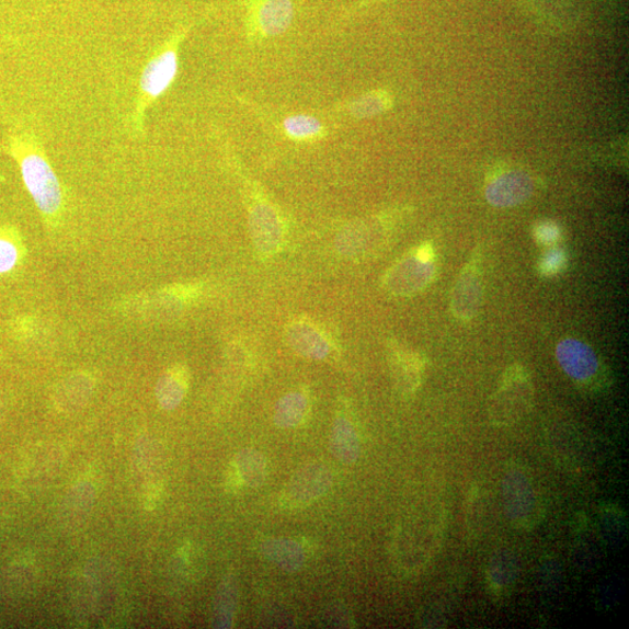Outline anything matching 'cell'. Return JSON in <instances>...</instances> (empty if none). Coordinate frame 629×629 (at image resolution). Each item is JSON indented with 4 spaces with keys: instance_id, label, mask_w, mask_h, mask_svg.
<instances>
[{
    "instance_id": "obj_15",
    "label": "cell",
    "mask_w": 629,
    "mask_h": 629,
    "mask_svg": "<svg viewBox=\"0 0 629 629\" xmlns=\"http://www.w3.org/2000/svg\"><path fill=\"white\" fill-rule=\"evenodd\" d=\"M244 487H261L267 474L266 460L262 454L254 450L240 453L232 461Z\"/></svg>"
},
{
    "instance_id": "obj_23",
    "label": "cell",
    "mask_w": 629,
    "mask_h": 629,
    "mask_svg": "<svg viewBox=\"0 0 629 629\" xmlns=\"http://www.w3.org/2000/svg\"><path fill=\"white\" fill-rule=\"evenodd\" d=\"M535 239L542 245H552L558 242L561 237L560 229L551 221H544L534 231Z\"/></svg>"
},
{
    "instance_id": "obj_21",
    "label": "cell",
    "mask_w": 629,
    "mask_h": 629,
    "mask_svg": "<svg viewBox=\"0 0 629 629\" xmlns=\"http://www.w3.org/2000/svg\"><path fill=\"white\" fill-rule=\"evenodd\" d=\"M58 454L60 453L57 449L45 447L43 458H38V451L34 449V453L27 456L23 462V478L34 477L35 480H39L42 474L52 473L54 466L59 465L60 455Z\"/></svg>"
},
{
    "instance_id": "obj_26",
    "label": "cell",
    "mask_w": 629,
    "mask_h": 629,
    "mask_svg": "<svg viewBox=\"0 0 629 629\" xmlns=\"http://www.w3.org/2000/svg\"><path fill=\"white\" fill-rule=\"evenodd\" d=\"M414 254L424 263H433L434 261V250L430 244L420 247Z\"/></svg>"
},
{
    "instance_id": "obj_17",
    "label": "cell",
    "mask_w": 629,
    "mask_h": 629,
    "mask_svg": "<svg viewBox=\"0 0 629 629\" xmlns=\"http://www.w3.org/2000/svg\"><path fill=\"white\" fill-rule=\"evenodd\" d=\"M187 385V374L183 369H174L160 380L157 397L164 410L175 409L186 394Z\"/></svg>"
},
{
    "instance_id": "obj_16",
    "label": "cell",
    "mask_w": 629,
    "mask_h": 629,
    "mask_svg": "<svg viewBox=\"0 0 629 629\" xmlns=\"http://www.w3.org/2000/svg\"><path fill=\"white\" fill-rule=\"evenodd\" d=\"M283 128L288 138L298 142L318 141L325 135L323 124L310 115L289 116L284 121Z\"/></svg>"
},
{
    "instance_id": "obj_19",
    "label": "cell",
    "mask_w": 629,
    "mask_h": 629,
    "mask_svg": "<svg viewBox=\"0 0 629 629\" xmlns=\"http://www.w3.org/2000/svg\"><path fill=\"white\" fill-rule=\"evenodd\" d=\"M397 378L407 394L414 393L421 384L423 363L419 356L407 354L399 355L396 362Z\"/></svg>"
},
{
    "instance_id": "obj_18",
    "label": "cell",
    "mask_w": 629,
    "mask_h": 629,
    "mask_svg": "<svg viewBox=\"0 0 629 629\" xmlns=\"http://www.w3.org/2000/svg\"><path fill=\"white\" fill-rule=\"evenodd\" d=\"M308 411V399L304 393L295 392L286 396L275 411V423L281 428H290L305 419Z\"/></svg>"
},
{
    "instance_id": "obj_10",
    "label": "cell",
    "mask_w": 629,
    "mask_h": 629,
    "mask_svg": "<svg viewBox=\"0 0 629 629\" xmlns=\"http://www.w3.org/2000/svg\"><path fill=\"white\" fill-rule=\"evenodd\" d=\"M435 273L433 263H424L412 254L403 258L386 276L388 289L396 294H414L428 286Z\"/></svg>"
},
{
    "instance_id": "obj_27",
    "label": "cell",
    "mask_w": 629,
    "mask_h": 629,
    "mask_svg": "<svg viewBox=\"0 0 629 629\" xmlns=\"http://www.w3.org/2000/svg\"><path fill=\"white\" fill-rule=\"evenodd\" d=\"M371 2V0H362L361 4L358 8H363L364 5H366L367 3Z\"/></svg>"
},
{
    "instance_id": "obj_7",
    "label": "cell",
    "mask_w": 629,
    "mask_h": 629,
    "mask_svg": "<svg viewBox=\"0 0 629 629\" xmlns=\"http://www.w3.org/2000/svg\"><path fill=\"white\" fill-rule=\"evenodd\" d=\"M250 226L255 245L264 254H272L283 242L284 226L276 208L262 194L251 201Z\"/></svg>"
},
{
    "instance_id": "obj_2",
    "label": "cell",
    "mask_w": 629,
    "mask_h": 629,
    "mask_svg": "<svg viewBox=\"0 0 629 629\" xmlns=\"http://www.w3.org/2000/svg\"><path fill=\"white\" fill-rule=\"evenodd\" d=\"M191 31L178 28L152 55L142 69L135 114L131 117L134 131L142 136L147 110L150 108L174 83L179 71V50Z\"/></svg>"
},
{
    "instance_id": "obj_22",
    "label": "cell",
    "mask_w": 629,
    "mask_h": 629,
    "mask_svg": "<svg viewBox=\"0 0 629 629\" xmlns=\"http://www.w3.org/2000/svg\"><path fill=\"white\" fill-rule=\"evenodd\" d=\"M567 265V255L562 250L548 251L541 259L539 271L544 276L559 274Z\"/></svg>"
},
{
    "instance_id": "obj_14",
    "label": "cell",
    "mask_w": 629,
    "mask_h": 629,
    "mask_svg": "<svg viewBox=\"0 0 629 629\" xmlns=\"http://www.w3.org/2000/svg\"><path fill=\"white\" fill-rule=\"evenodd\" d=\"M332 451L341 460L351 465L361 455V441L354 424L346 419H339L332 431Z\"/></svg>"
},
{
    "instance_id": "obj_25",
    "label": "cell",
    "mask_w": 629,
    "mask_h": 629,
    "mask_svg": "<svg viewBox=\"0 0 629 629\" xmlns=\"http://www.w3.org/2000/svg\"><path fill=\"white\" fill-rule=\"evenodd\" d=\"M163 490L159 485H155L150 491H148L146 496V507L148 510H153L160 502Z\"/></svg>"
},
{
    "instance_id": "obj_1",
    "label": "cell",
    "mask_w": 629,
    "mask_h": 629,
    "mask_svg": "<svg viewBox=\"0 0 629 629\" xmlns=\"http://www.w3.org/2000/svg\"><path fill=\"white\" fill-rule=\"evenodd\" d=\"M5 150L20 164L36 207L47 217L57 216L64 207V193L41 138L31 128L15 127L8 137Z\"/></svg>"
},
{
    "instance_id": "obj_12",
    "label": "cell",
    "mask_w": 629,
    "mask_h": 629,
    "mask_svg": "<svg viewBox=\"0 0 629 629\" xmlns=\"http://www.w3.org/2000/svg\"><path fill=\"white\" fill-rule=\"evenodd\" d=\"M533 191L534 183L527 174L513 172L493 181L487 198L495 207H513L528 199Z\"/></svg>"
},
{
    "instance_id": "obj_20",
    "label": "cell",
    "mask_w": 629,
    "mask_h": 629,
    "mask_svg": "<svg viewBox=\"0 0 629 629\" xmlns=\"http://www.w3.org/2000/svg\"><path fill=\"white\" fill-rule=\"evenodd\" d=\"M392 105L390 95L385 91H373L363 95L350 105L351 115L357 118L377 116Z\"/></svg>"
},
{
    "instance_id": "obj_3",
    "label": "cell",
    "mask_w": 629,
    "mask_h": 629,
    "mask_svg": "<svg viewBox=\"0 0 629 629\" xmlns=\"http://www.w3.org/2000/svg\"><path fill=\"white\" fill-rule=\"evenodd\" d=\"M446 515L439 510L411 517L398 533L397 558L405 570L419 571L437 552L446 529Z\"/></svg>"
},
{
    "instance_id": "obj_5",
    "label": "cell",
    "mask_w": 629,
    "mask_h": 629,
    "mask_svg": "<svg viewBox=\"0 0 629 629\" xmlns=\"http://www.w3.org/2000/svg\"><path fill=\"white\" fill-rule=\"evenodd\" d=\"M534 385L527 369L512 365L489 401V418L496 427H510L531 410Z\"/></svg>"
},
{
    "instance_id": "obj_8",
    "label": "cell",
    "mask_w": 629,
    "mask_h": 629,
    "mask_svg": "<svg viewBox=\"0 0 629 629\" xmlns=\"http://www.w3.org/2000/svg\"><path fill=\"white\" fill-rule=\"evenodd\" d=\"M332 483L331 472L323 466H311L296 474L282 494L286 508H298L318 501Z\"/></svg>"
},
{
    "instance_id": "obj_4",
    "label": "cell",
    "mask_w": 629,
    "mask_h": 629,
    "mask_svg": "<svg viewBox=\"0 0 629 629\" xmlns=\"http://www.w3.org/2000/svg\"><path fill=\"white\" fill-rule=\"evenodd\" d=\"M502 490L506 515L515 528L531 530L541 523V494L525 467L517 462L507 466L503 474Z\"/></svg>"
},
{
    "instance_id": "obj_11",
    "label": "cell",
    "mask_w": 629,
    "mask_h": 629,
    "mask_svg": "<svg viewBox=\"0 0 629 629\" xmlns=\"http://www.w3.org/2000/svg\"><path fill=\"white\" fill-rule=\"evenodd\" d=\"M482 301V282L478 267L470 264L458 277L453 293L451 306L455 317L462 321L472 320Z\"/></svg>"
},
{
    "instance_id": "obj_6",
    "label": "cell",
    "mask_w": 629,
    "mask_h": 629,
    "mask_svg": "<svg viewBox=\"0 0 629 629\" xmlns=\"http://www.w3.org/2000/svg\"><path fill=\"white\" fill-rule=\"evenodd\" d=\"M245 7L248 31L255 38H274L291 26V0H245Z\"/></svg>"
},
{
    "instance_id": "obj_13",
    "label": "cell",
    "mask_w": 629,
    "mask_h": 629,
    "mask_svg": "<svg viewBox=\"0 0 629 629\" xmlns=\"http://www.w3.org/2000/svg\"><path fill=\"white\" fill-rule=\"evenodd\" d=\"M517 565L514 554L508 550L493 554L487 569V585L494 597L508 594L516 581Z\"/></svg>"
},
{
    "instance_id": "obj_9",
    "label": "cell",
    "mask_w": 629,
    "mask_h": 629,
    "mask_svg": "<svg viewBox=\"0 0 629 629\" xmlns=\"http://www.w3.org/2000/svg\"><path fill=\"white\" fill-rule=\"evenodd\" d=\"M557 357L563 371L573 381L586 386L596 381L601 364L595 351L588 345L577 340H564L558 345Z\"/></svg>"
},
{
    "instance_id": "obj_24",
    "label": "cell",
    "mask_w": 629,
    "mask_h": 629,
    "mask_svg": "<svg viewBox=\"0 0 629 629\" xmlns=\"http://www.w3.org/2000/svg\"><path fill=\"white\" fill-rule=\"evenodd\" d=\"M18 261V251L9 240L0 239V273L9 272Z\"/></svg>"
}]
</instances>
